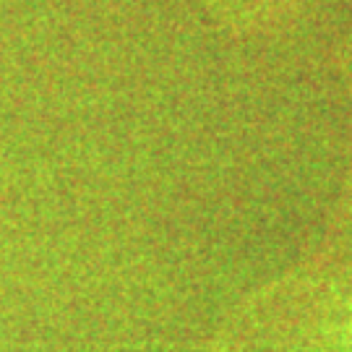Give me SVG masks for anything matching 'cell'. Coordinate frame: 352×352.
Masks as SVG:
<instances>
[{"instance_id": "6da1fadb", "label": "cell", "mask_w": 352, "mask_h": 352, "mask_svg": "<svg viewBox=\"0 0 352 352\" xmlns=\"http://www.w3.org/2000/svg\"><path fill=\"white\" fill-rule=\"evenodd\" d=\"M302 352H352V305L342 311L340 321L316 331Z\"/></svg>"}]
</instances>
